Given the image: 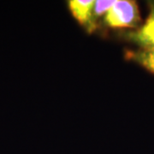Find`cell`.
Wrapping results in <instances>:
<instances>
[{"instance_id": "cell-1", "label": "cell", "mask_w": 154, "mask_h": 154, "mask_svg": "<svg viewBox=\"0 0 154 154\" xmlns=\"http://www.w3.org/2000/svg\"><path fill=\"white\" fill-rule=\"evenodd\" d=\"M105 24L113 28H135L141 22L136 2L131 0H116L105 14Z\"/></svg>"}, {"instance_id": "cell-2", "label": "cell", "mask_w": 154, "mask_h": 154, "mask_svg": "<svg viewBox=\"0 0 154 154\" xmlns=\"http://www.w3.org/2000/svg\"><path fill=\"white\" fill-rule=\"evenodd\" d=\"M149 13L144 24L125 34V38L137 45L140 50L154 51V1L148 3Z\"/></svg>"}, {"instance_id": "cell-3", "label": "cell", "mask_w": 154, "mask_h": 154, "mask_svg": "<svg viewBox=\"0 0 154 154\" xmlns=\"http://www.w3.org/2000/svg\"><path fill=\"white\" fill-rule=\"evenodd\" d=\"M94 3L95 1L93 0H71L69 2V8L73 17L90 33L96 28L93 16Z\"/></svg>"}, {"instance_id": "cell-4", "label": "cell", "mask_w": 154, "mask_h": 154, "mask_svg": "<svg viewBox=\"0 0 154 154\" xmlns=\"http://www.w3.org/2000/svg\"><path fill=\"white\" fill-rule=\"evenodd\" d=\"M125 57L128 60L137 63L147 70L154 74V51H147L143 50L126 51Z\"/></svg>"}, {"instance_id": "cell-5", "label": "cell", "mask_w": 154, "mask_h": 154, "mask_svg": "<svg viewBox=\"0 0 154 154\" xmlns=\"http://www.w3.org/2000/svg\"><path fill=\"white\" fill-rule=\"evenodd\" d=\"M115 1H110V0H99L95 1L93 10V16H94V20L95 22V19L98 17H101L102 15L106 14L111 6L114 5Z\"/></svg>"}]
</instances>
